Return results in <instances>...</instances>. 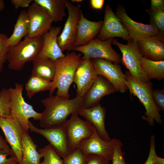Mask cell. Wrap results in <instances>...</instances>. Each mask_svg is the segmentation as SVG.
<instances>
[{"label":"cell","instance_id":"6da1fadb","mask_svg":"<svg viewBox=\"0 0 164 164\" xmlns=\"http://www.w3.org/2000/svg\"><path fill=\"white\" fill-rule=\"evenodd\" d=\"M83 101V97L77 95L71 99L57 95L44 98L41 101L45 109L41 113L40 127L47 128L62 126L70 114L78 113L82 108Z\"/></svg>","mask_w":164,"mask_h":164},{"label":"cell","instance_id":"7a4b0ae2","mask_svg":"<svg viewBox=\"0 0 164 164\" xmlns=\"http://www.w3.org/2000/svg\"><path fill=\"white\" fill-rule=\"evenodd\" d=\"M81 55L74 51L68 52L64 57L55 61L56 74L49 90V96H52L57 88L56 95L69 99V89L73 81L76 70L81 61Z\"/></svg>","mask_w":164,"mask_h":164},{"label":"cell","instance_id":"3957f363","mask_svg":"<svg viewBox=\"0 0 164 164\" xmlns=\"http://www.w3.org/2000/svg\"><path fill=\"white\" fill-rule=\"evenodd\" d=\"M125 74L127 78L126 84L131 98L132 95L136 96L145 108L146 112L142 118L152 126L154 125L155 121L161 124L162 120L160 111L155 104L152 97V82L149 81L143 83L133 77L128 70L125 72Z\"/></svg>","mask_w":164,"mask_h":164},{"label":"cell","instance_id":"277c9868","mask_svg":"<svg viewBox=\"0 0 164 164\" xmlns=\"http://www.w3.org/2000/svg\"><path fill=\"white\" fill-rule=\"evenodd\" d=\"M43 35L30 38L27 36L16 45L9 47L7 60L9 68L20 70L25 63L37 58L42 47Z\"/></svg>","mask_w":164,"mask_h":164},{"label":"cell","instance_id":"5b68a950","mask_svg":"<svg viewBox=\"0 0 164 164\" xmlns=\"http://www.w3.org/2000/svg\"><path fill=\"white\" fill-rule=\"evenodd\" d=\"M23 85L16 83L14 88H9L10 96V117L15 119L22 126L25 132L29 130V119L39 121L41 114L34 110L33 107L27 103L22 96Z\"/></svg>","mask_w":164,"mask_h":164},{"label":"cell","instance_id":"8992f818","mask_svg":"<svg viewBox=\"0 0 164 164\" xmlns=\"http://www.w3.org/2000/svg\"><path fill=\"white\" fill-rule=\"evenodd\" d=\"M127 41V44H125L114 39L112 42V44L117 46L122 53L121 63L134 78L143 83L149 82L141 67L140 62L143 56L139 50L137 42L132 39Z\"/></svg>","mask_w":164,"mask_h":164},{"label":"cell","instance_id":"52a82bcc","mask_svg":"<svg viewBox=\"0 0 164 164\" xmlns=\"http://www.w3.org/2000/svg\"><path fill=\"white\" fill-rule=\"evenodd\" d=\"M65 2L68 15L63 29L57 39L58 45L63 53L65 50H73L74 47L78 26L82 12L80 5H74L67 0Z\"/></svg>","mask_w":164,"mask_h":164},{"label":"cell","instance_id":"ba28073f","mask_svg":"<svg viewBox=\"0 0 164 164\" xmlns=\"http://www.w3.org/2000/svg\"><path fill=\"white\" fill-rule=\"evenodd\" d=\"M114 39L102 40L96 38L85 45L74 47L73 50L83 54L81 59H102L121 63V56L111 46Z\"/></svg>","mask_w":164,"mask_h":164},{"label":"cell","instance_id":"9c48e42d","mask_svg":"<svg viewBox=\"0 0 164 164\" xmlns=\"http://www.w3.org/2000/svg\"><path fill=\"white\" fill-rule=\"evenodd\" d=\"M78 114L77 113L72 114L70 119L63 124L69 153L76 149L81 140L90 137L93 132L94 126L81 119Z\"/></svg>","mask_w":164,"mask_h":164},{"label":"cell","instance_id":"30bf717a","mask_svg":"<svg viewBox=\"0 0 164 164\" xmlns=\"http://www.w3.org/2000/svg\"><path fill=\"white\" fill-rule=\"evenodd\" d=\"M98 75L106 78L114 86L116 92L124 93L128 90L126 76L118 63L102 59H91Z\"/></svg>","mask_w":164,"mask_h":164},{"label":"cell","instance_id":"8fae6325","mask_svg":"<svg viewBox=\"0 0 164 164\" xmlns=\"http://www.w3.org/2000/svg\"><path fill=\"white\" fill-rule=\"evenodd\" d=\"M26 11L29 20L27 36L34 37L43 35L49 31L53 22L45 9L33 2Z\"/></svg>","mask_w":164,"mask_h":164},{"label":"cell","instance_id":"7c38bea8","mask_svg":"<svg viewBox=\"0 0 164 164\" xmlns=\"http://www.w3.org/2000/svg\"><path fill=\"white\" fill-rule=\"evenodd\" d=\"M0 128L19 163L22 158V142L24 131L17 120L11 117H0Z\"/></svg>","mask_w":164,"mask_h":164},{"label":"cell","instance_id":"4fadbf2b","mask_svg":"<svg viewBox=\"0 0 164 164\" xmlns=\"http://www.w3.org/2000/svg\"><path fill=\"white\" fill-rule=\"evenodd\" d=\"M100 31L97 38L105 40L114 37H119L127 41L131 39L128 33L120 19L107 4L104 9V20Z\"/></svg>","mask_w":164,"mask_h":164},{"label":"cell","instance_id":"5bb4252c","mask_svg":"<svg viewBox=\"0 0 164 164\" xmlns=\"http://www.w3.org/2000/svg\"><path fill=\"white\" fill-rule=\"evenodd\" d=\"M29 130L44 137L49 144L63 159L69 154L67 142L63 125L60 127L47 128H39L29 121Z\"/></svg>","mask_w":164,"mask_h":164},{"label":"cell","instance_id":"9a60e30c","mask_svg":"<svg viewBox=\"0 0 164 164\" xmlns=\"http://www.w3.org/2000/svg\"><path fill=\"white\" fill-rule=\"evenodd\" d=\"M76 148L80 149L87 156L94 154L109 161L112 159L113 148L112 139L109 141L103 139L98 134L94 127L92 134L81 140Z\"/></svg>","mask_w":164,"mask_h":164},{"label":"cell","instance_id":"2e32d148","mask_svg":"<svg viewBox=\"0 0 164 164\" xmlns=\"http://www.w3.org/2000/svg\"><path fill=\"white\" fill-rule=\"evenodd\" d=\"M115 14L128 31L130 38L135 42H138L147 37L160 34L155 28L150 24H145L133 20L121 5L118 6Z\"/></svg>","mask_w":164,"mask_h":164},{"label":"cell","instance_id":"e0dca14e","mask_svg":"<svg viewBox=\"0 0 164 164\" xmlns=\"http://www.w3.org/2000/svg\"><path fill=\"white\" fill-rule=\"evenodd\" d=\"M97 75L91 60L81 59L73 81L77 86V95L83 97L92 86Z\"/></svg>","mask_w":164,"mask_h":164},{"label":"cell","instance_id":"ac0fdd59","mask_svg":"<svg viewBox=\"0 0 164 164\" xmlns=\"http://www.w3.org/2000/svg\"><path fill=\"white\" fill-rule=\"evenodd\" d=\"M116 92L113 85L105 77L98 75L92 86L83 97V108L93 107L99 103L106 95Z\"/></svg>","mask_w":164,"mask_h":164},{"label":"cell","instance_id":"d6986e66","mask_svg":"<svg viewBox=\"0 0 164 164\" xmlns=\"http://www.w3.org/2000/svg\"><path fill=\"white\" fill-rule=\"evenodd\" d=\"M137 44L143 57L154 61L164 60V35L147 37L138 41Z\"/></svg>","mask_w":164,"mask_h":164},{"label":"cell","instance_id":"ffe728a7","mask_svg":"<svg viewBox=\"0 0 164 164\" xmlns=\"http://www.w3.org/2000/svg\"><path fill=\"white\" fill-rule=\"evenodd\" d=\"M78 114L84 117L86 121L95 127L101 138L107 141L111 140L105 127L106 109L100 104L98 103L89 108H82Z\"/></svg>","mask_w":164,"mask_h":164},{"label":"cell","instance_id":"44dd1931","mask_svg":"<svg viewBox=\"0 0 164 164\" xmlns=\"http://www.w3.org/2000/svg\"><path fill=\"white\" fill-rule=\"evenodd\" d=\"M61 31L60 26H51L49 31L43 35V45L37 58H48L55 61L65 56L57 42V37Z\"/></svg>","mask_w":164,"mask_h":164},{"label":"cell","instance_id":"7402d4cb","mask_svg":"<svg viewBox=\"0 0 164 164\" xmlns=\"http://www.w3.org/2000/svg\"><path fill=\"white\" fill-rule=\"evenodd\" d=\"M103 21H92L87 19L82 12L79 20L74 47L85 45L99 34Z\"/></svg>","mask_w":164,"mask_h":164},{"label":"cell","instance_id":"603a6c76","mask_svg":"<svg viewBox=\"0 0 164 164\" xmlns=\"http://www.w3.org/2000/svg\"><path fill=\"white\" fill-rule=\"evenodd\" d=\"M37 147L28 132H25L22 142V158L19 164H41L43 156L37 150Z\"/></svg>","mask_w":164,"mask_h":164},{"label":"cell","instance_id":"cb8c5ba5","mask_svg":"<svg viewBox=\"0 0 164 164\" xmlns=\"http://www.w3.org/2000/svg\"><path fill=\"white\" fill-rule=\"evenodd\" d=\"M31 75L41 77L53 81L55 77L56 66L55 61L48 58H36L32 61Z\"/></svg>","mask_w":164,"mask_h":164},{"label":"cell","instance_id":"d4e9b609","mask_svg":"<svg viewBox=\"0 0 164 164\" xmlns=\"http://www.w3.org/2000/svg\"><path fill=\"white\" fill-rule=\"evenodd\" d=\"M49 13L53 22H61L66 15L65 0H33Z\"/></svg>","mask_w":164,"mask_h":164},{"label":"cell","instance_id":"484cf974","mask_svg":"<svg viewBox=\"0 0 164 164\" xmlns=\"http://www.w3.org/2000/svg\"><path fill=\"white\" fill-rule=\"evenodd\" d=\"M28 23L27 11L22 10L18 17L12 34L7 39L6 43L8 47L16 45L23 37L27 35Z\"/></svg>","mask_w":164,"mask_h":164},{"label":"cell","instance_id":"4316f807","mask_svg":"<svg viewBox=\"0 0 164 164\" xmlns=\"http://www.w3.org/2000/svg\"><path fill=\"white\" fill-rule=\"evenodd\" d=\"M140 64L142 70L149 80L154 79L160 81L164 79V60L154 61L143 57Z\"/></svg>","mask_w":164,"mask_h":164},{"label":"cell","instance_id":"83f0119b","mask_svg":"<svg viewBox=\"0 0 164 164\" xmlns=\"http://www.w3.org/2000/svg\"><path fill=\"white\" fill-rule=\"evenodd\" d=\"M52 81L31 75L25 84L27 97L31 99L38 92L49 90L52 87Z\"/></svg>","mask_w":164,"mask_h":164},{"label":"cell","instance_id":"f1b7e54d","mask_svg":"<svg viewBox=\"0 0 164 164\" xmlns=\"http://www.w3.org/2000/svg\"><path fill=\"white\" fill-rule=\"evenodd\" d=\"M38 151L44 158L41 164H64L63 159L49 144L38 149Z\"/></svg>","mask_w":164,"mask_h":164},{"label":"cell","instance_id":"f546056e","mask_svg":"<svg viewBox=\"0 0 164 164\" xmlns=\"http://www.w3.org/2000/svg\"><path fill=\"white\" fill-rule=\"evenodd\" d=\"M10 96L9 89L3 88L0 91V117H10Z\"/></svg>","mask_w":164,"mask_h":164},{"label":"cell","instance_id":"4dcf8cb0","mask_svg":"<svg viewBox=\"0 0 164 164\" xmlns=\"http://www.w3.org/2000/svg\"><path fill=\"white\" fill-rule=\"evenodd\" d=\"M150 17V24L155 28L159 33L164 34V9L149 11Z\"/></svg>","mask_w":164,"mask_h":164},{"label":"cell","instance_id":"1f68e13d","mask_svg":"<svg viewBox=\"0 0 164 164\" xmlns=\"http://www.w3.org/2000/svg\"><path fill=\"white\" fill-rule=\"evenodd\" d=\"M64 164H87V156L76 148L63 159Z\"/></svg>","mask_w":164,"mask_h":164},{"label":"cell","instance_id":"d6a6232c","mask_svg":"<svg viewBox=\"0 0 164 164\" xmlns=\"http://www.w3.org/2000/svg\"><path fill=\"white\" fill-rule=\"evenodd\" d=\"M113 145V153L111 160L112 164H127L125 161L124 155V152L122 150L123 144L118 139H112Z\"/></svg>","mask_w":164,"mask_h":164},{"label":"cell","instance_id":"836d02e7","mask_svg":"<svg viewBox=\"0 0 164 164\" xmlns=\"http://www.w3.org/2000/svg\"><path fill=\"white\" fill-rule=\"evenodd\" d=\"M8 38L5 34L0 33V71L2 70L7 60L9 49L6 43Z\"/></svg>","mask_w":164,"mask_h":164},{"label":"cell","instance_id":"e575fe53","mask_svg":"<svg viewBox=\"0 0 164 164\" xmlns=\"http://www.w3.org/2000/svg\"><path fill=\"white\" fill-rule=\"evenodd\" d=\"M152 95L153 101L159 110H164V89H152Z\"/></svg>","mask_w":164,"mask_h":164},{"label":"cell","instance_id":"d590c367","mask_svg":"<svg viewBox=\"0 0 164 164\" xmlns=\"http://www.w3.org/2000/svg\"><path fill=\"white\" fill-rule=\"evenodd\" d=\"M157 155L155 151V137L154 135H152L150 138V147L149 154L144 164H154L155 159Z\"/></svg>","mask_w":164,"mask_h":164},{"label":"cell","instance_id":"8d00e7d4","mask_svg":"<svg viewBox=\"0 0 164 164\" xmlns=\"http://www.w3.org/2000/svg\"><path fill=\"white\" fill-rule=\"evenodd\" d=\"M17 159L14 156H10L5 151L0 148V164H17Z\"/></svg>","mask_w":164,"mask_h":164},{"label":"cell","instance_id":"74e56055","mask_svg":"<svg viewBox=\"0 0 164 164\" xmlns=\"http://www.w3.org/2000/svg\"><path fill=\"white\" fill-rule=\"evenodd\" d=\"M87 164H109L110 161L100 156L90 154L87 156Z\"/></svg>","mask_w":164,"mask_h":164},{"label":"cell","instance_id":"f35d334b","mask_svg":"<svg viewBox=\"0 0 164 164\" xmlns=\"http://www.w3.org/2000/svg\"><path fill=\"white\" fill-rule=\"evenodd\" d=\"M12 4L14 5L15 9L21 7H27L30 5V4L32 2V0H11Z\"/></svg>","mask_w":164,"mask_h":164},{"label":"cell","instance_id":"ab89813d","mask_svg":"<svg viewBox=\"0 0 164 164\" xmlns=\"http://www.w3.org/2000/svg\"><path fill=\"white\" fill-rule=\"evenodd\" d=\"M159 9H164V0H151V6L149 11Z\"/></svg>","mask_w":164,"mask_h":164},{"label":"cell","instance_id":"60d3db41","mask_svg":"<svg viewBox=\"0 0 164 164\" xmlns=\"http://www.w3.org/2000/svg\"><path fill=\"white\" fill-rule=\"evenodd\" d=\"M0 148L6 152L11 156H14V154L9 145L5 140L4 139L0 134Z\"/></svg>","mask_w":164,"mask_h":164},{"label":"cell","instance_id":"b9f144b4","mask_svg":"<svg viewBox=\"0 0 164 164\" xmlns=\"http://www.w3.org/2000/svg\"><path fill=\"white\" fill-rule=\"evenodd\" d=\"M90 5L92 8L96 10L101 9L104 5V0H90Z\"/></svg>","mask_w":164,"mask_h":164},{"label":"cell","instance_id":"7bdbcfd3","mask_svg":"<svg viewBox=\"0 0 164 164\" xmlns=\"http://www.w3.org/2000/svg\"><path fill=\"white\" fill-rule=\"evenodd\" d=\"M154 164H164V159L157 155L155 159Z\"/></svg>","mask_w":164,"mask_h":164},{"label":"cell","instance_id":"ee69618b","mask_svg":"<svg viewBox=\"0 0 164 164\" xmlns=\"http://www.w3.org/2000/svg\"><path fill=\"white\" fill-rule=\"evenodd\" d=\"M5 7L4 2L3 0H0V12L3 10Z\"/></svg>","mask_w":164,"mask_h":164},{"label":"cell","instance_id":"f6af8a7d","mask_svg":"<svg viewBox=\"0 0 164 164\" xmlns=\"http://www.w3.org/2000/svg\"><path fill=\"white\" fill-rule=\"evenodd\" d=\"M72 2H82L83 0H71V1Z\"/></svg>","mask_w":164,"mask_h":164}]
</instances>
